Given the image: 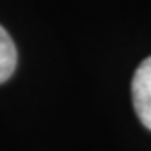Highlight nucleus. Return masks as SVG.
Listing matches in <instances>:
<instances>
[{
	"label": "nucleus",
	"instance_id": "obj_1",
	"mask_svg": "<svg viewBox=\"0 0 151 151\" xmlns=\"http://www.w3.org/2000/svg\"><path fill=\"white\" fill-rule=\"evenodd\" d=\"M131 96L137 116L151 131V57L142 60L133 75Z\"/></svg>",
	"mask_w": 151,
	"mask_h": 151
},
{
	"label": "nucleus",
	"instance_id": "obj_2",
	"mask_svg": "<svg viewBox=\"0 0 151 151\" xmlns=\"http://www.w3.org/2000/svg\"><path fill=\"white\" fill-rule=\"evenodd\" d=\"M17 68V47L9 33L0 26V84L9 80Z\"/></svg>",
	"mask_w": 151,
	"mask_h": 151
}]
</instances>
